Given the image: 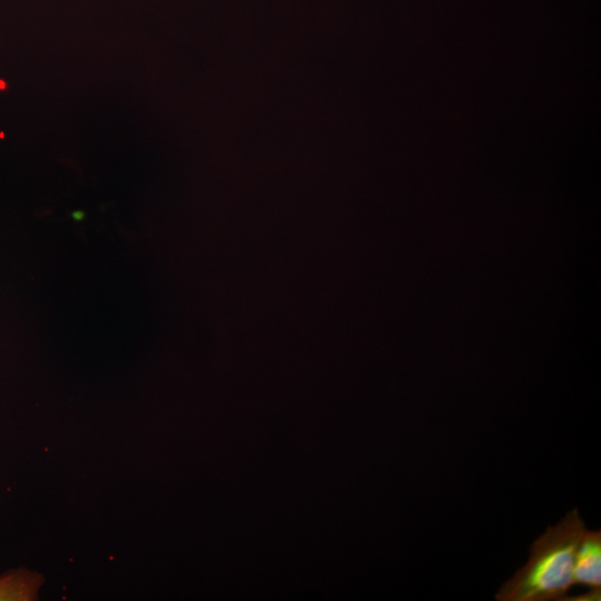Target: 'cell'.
Here are the masks:
<instances>
[{"instance_id": "277c9868", "label": "cell", "mask_w": 601, "mask_h": 601, "mask_svg": "<svg viewBox=\"0 0 601 601\" xmlns=\"http://www.w3.org/2000/svg\"><path fill=\"white\" fill-rule=\"evenodd\" d=\"M71 218L76 221H82L86 218V213L80 209L73 210L71 213Z\"/></svg>"}, {"instance_id": "6da1fadb", "label": "cell", "mask_w": 601, "mask_h": 601, "mask_svg": "<svg viewBox=\"0 0 601 601\" xmlns=\"http://www.w3.org/2000/svg\"><path fill=\"white\" fill-rule=\"evenodd\" d=\"M584 529L577 508L548 526L532 543L528 562L501 587L496 600H566L574 585L575 554Z\"/></svg>"}, {"instance_id": "7a4b0ae2", "label": "cell", "mask_w": 601, "mask_h": 601, "mask_svg": "<svg viewBox=\"0 0 601 601\" xmlns=\"http://www.w3.org/2000/svg\"><path fill=\"white\" fill-rule=\"evenodd\" d=\"M574 584L589 588L571 600L595 601L601 598V531L584 529L575 554Z\"/></svg>"}, {"instance_id": "3957f363", "label": "cell", "mask_w": 601, "mask_h": 601, "mask_svg": "<svg viewBox=\"0 0 601 601\" xmlns=\"http://www.w3.org/2000/svg\"><path fill=\"white\" fill-rule=\"evenodd\" d=\"M43 577L38 572L19 568L0 575V601L37 600Z\"/></svg>"}]
</instances>
